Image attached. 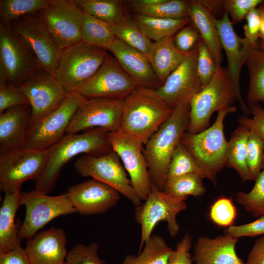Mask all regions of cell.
Here are the masks:
<instances>
[{"label": "cell", "instance_id": "51", "mask_svg": "<svg viewBox=\"0 0 264 264\" xmlns=\"http://www.w3.org/2000/svg\"><path fill=\"white\" fill-rule=\"evenodd\" d=\"M245 19L247 21L246 23L243 26L245 38L252 45L256 46L259 38L261 10L259 8L252 9L247 14Z\"/></svg>", "mask_w": 264, "mask_h": 264}, {"label": "cell", "instance_id": "46", "mask_svg": "<svg viewBox=\"0 0 264 264\" xmlns=\"http://www.w3.org/2000/svg\"><path fill=\"white\" fill-rule=\"evenodd\" d=\"M262 0H225L223 7L229 14L233 24L240 22L252 9L263 2Z\"/></svg>", "mask_w": 264, "mask_h": 264}, {"label": "cell", "instance_id": "3", "mask_svg": "<svg viewBox=\"0 0 264 264\" xmlns=\"http://www.w3.org/2000/svg\"><path fill=\"white\" fill-rule=\"evenodd\" d=\"M173 110L154 89L138 87L124 99L119 129L145 145Z\"/></svg>", "mask_w": 264, "mask_h": 264}, {"label": "cell", "instance_id": "2", "mask_svg": "<svg viewBox=\"0 0 264 264\" xmlns=\"http://www.w3.org/2000/svg\"><path fill=\"white\" fill-rule=\"evenodd\" d=\"M190 101L176 107L169 118L153 134L143 149L152 184L162 191L173 154L188 129Z\"/></svg>", "mask_w": 264, "mask_h": 264}, {"label": "cell", "instance_id": "4", "mask_svg": "<svg viewBox=\"0 0 264 264\" xmlns=\"http://www.w3.org/2000/svg\"><path fill=\"white\" fill-rule=\"evenodd\" d=\"M231 106L218 112L212 125L198 133L186 132L180 142L204 172L206 178L214 184L216 176L227 165L228 141L224 133V120L227 114L235 112Z\"/></svg>", "mask_w": 264, "mask_h": 264}, {"label": "cell", "instance_id": "33", "mask_svg": "<svg viewBox=\"0 0 264 264\" xmlns=\"http://www.w3.org/2000/svg\"><path fill=\"white\" fill-rule=\"evenodd\" d=\"M173 250L163 237L152 235L137 256L127 255L122 264H168Z\"/></svg>", "mask_w": 264, "mask_h": 264}, {"label": "cell", "instance_id": "9", "mask_svg": "<svg viewBox=\"0 0 264 264\" xmlns=\"http://www.w3.org/2000/svg\"><path fill=\"white\" fill-rule=\"evenodd\" d=\"M144 201L135 208L134 219L141 229L139 252L152 236L156 224L161 221L166 222L170 235L176 236L179 230L177 215L187 208L185 200L165 194L153 184Z\"/></svg>", "mask_w": 264, "mask_h": 264}, {"label": "cell", "instance_id": "8", "mask_svg": "<svg viewBox=\"0 0 264 264\" xmlns=\"http://www.w3.org/2000/svg\"><path fill=\"white\" fill-rule=\"evenodd\" d=\"M19 205L24 206L25 209V218L19 234L21 240L32 238L55 218L77 212L66 193L50 196L36 189L21 191Z\"/></svg>", "mask_w": 264, "mask_h": 264}, {"label": "cell", "instance_id": "36", "mask_svg": "<svg viewBox=\"0 0 264 264\" xmlns=\"http://www.w3.org/2000/svg\"><path fill=\"white\" fill-rule=\"evenodd\" d=\"M203 178L195 174H186L166 180L163 191L174 198L186 200L189 196H203L206 188Z\"/></svg>", "mask_w": 264, "mask_h": 264}, {"label": "cell", "instance_id": "53", "mask_svg": "<svg viewBox=\"0 0 264 264\" xmlns=\"http://www.w3.org/2000/svg\"><path fill=\"white\" fill-rule=\"evenodd\" d=\"M245 264H264V235L255 242Z\"/></svg>", "mask_w": 264, "mask_h": 264}, {"label": "cell", "instance_id": "7", "mask_svg": "<svg viewBox=\"0 0 264 264\" xmlns=\"http://www.w3.org/2000/svg\"><path fill=\"white\" fill-rule=\"evenodd\" d=\"M42 70L32 50L10 24L0 23V82L17 87Z\"/></svg>", "mask_w": 264, "mask_h": 264}, {"label": "cell", "instance_id": "45", "mask_svg": "<svg viewBox=\"0 0 264 264\" xmlns=\"http://www.w3.org/2000/svg\"><path fill=\"white\" fill-rule=\"evenodd\" d=\"M23 105H29L26 96L17 87L0 82V113Z\"/></svg>", "mask_w": 264, "mask_h": 264}, {"label": "cell", "instance_id": "1", "mask_svg": "<svg viewBox=\"0 0 264 264\" xmlns=\"http://www.w3.org/2000/svg\"><path fill=\"white\" fill-rule=\"evenodd\" d=\"M108 132L94 128L81 133L66 134L48 151L46 167L40 177L35 181V189L48 194L55 188L63 167L74 156L84 154L100 156L112 151Z\"/></svg>", "mask_w": 264, "mask_h": 264}, {"label": "cell", "instance_id": "21", "mask_svg": "<svg viewBox=\"0 0 264 264\" xmlns=\"http://www.w3.org/2000/svg\"><path fill=\"white\" fill-rule=\"evenodd\" d=\"M66 194L77 212L83 215L105 213L117 204L120 194L94 179L69 187Z\"/></svg>", "mask_w": 264, "mask_h": 264}, {"label": "cell", "instance_id": "11", "mask_svg": "<svg viewBox=\"0 0 264 264\" xmlns=\"http://www.w3.org/2000/svg\"><path fill=\"white\" fill-rule=\"evenodd\" d=\"M0 155V190L4 193L21 190L25 181H36L48 160L47 150L22 149Z\"/></svg>", "mask_w": 264, "mask_h": 264}, {"label": "cell", "instance_id": "43", "mask_svg": "<svg viewBox=\"0 0 264 264\" xmlns=\"http://www.w3.org/2000/svg\"><path fill=\"white\" fill-rule=\"evenodd\" d=\"M98 249L96 242L88 245L79 243L67 252L65 264H107L99 257Z\"/></svg>", "mask_w": 264, "mask_h": 264}, {"label": "cell", "instance_id": "10", "mask_svg": "<svg viewBox=\"0 0 264 264\" xmlns=\"http://www.w3.org/2000/svg\"><path fill=\"white\" fill-rule=\"evenodd\" d=\"M86 99L77 91L69 93L55 110L37 122L29 123L23 149L45 151L57 143L66 134L73 115Z\"/></svg>", "mask_w": 264, "mask_h": 264}, {"label": "cell", "instance_id": "40", "mask_svg": "<svg viewBox=\"0 0 264 264\" xmlns=\"http://www.w3.org/2000/svg\"><path fill=\"white\" fill-rule=\"evenodd\" d=\"M255 181L249 192L236 194V201L253 217L259 218L264 216V168Z\"/></svg>", "mask_w": 264, "mask_h": 264}, {"label": "cell", "instance_id": "13", "mask_svg": "<svg viewBox=\"0 0 264 264\" xmlns=\"http://www.w3.org/2000/svg\"><path fill=\"white\" fill-rule=\"evenodd\" d=\"M108 137L112 151L119 157L136 195L141 200H145L152 183L143 153V143L120 129L109 132Z\"/></svg>", "mask_w": 264, "mask_h": 264}, {"label": "cell", "instance_id": "55", "mask_svg": "<svg viewBox=\"0 0 264 264\" xmlns=\"http://www.w3.org/2000/svg\"><path fill=\"white\" fill-rule=\"evenodd\" d=\"M259 37L260 39V41L259 42L260 44L262 46H264V12L262 10L261 25L260 28Z\"/></svg>", "mask_w": 264, "mask_h": 264}, {"label": "cell", "instance_id": "26", "mask_svg": "<svg viewBox=\"0 0 264 264\" xmlns=\"http://www.w3.org/2000/svg\"><path fill=\"white\" fill-rule=\"evenodd\" d=\"M190 52L179 50L173 37H167L153 43L148 59L161 86L187 58Z\"/></svg>", "mask_w": 264, "mask_h": 264}, {"label": "cell", "instance_id": "37", "mask_svg": "<svg viewBox=\"0 0 264 264\" xmlns=\"http://www.w3.org/2000/svg\"><path fill=\"white\" fill-rule=\"evenodd\" d=\"M50 0H0V21L10 24L24 16L36 14Z\"/></svg>", "mask_w": 264, "mask_h": 264}, {"label": "cell", "instance_id": "42", "mask_svg": "<svg viewBox=\"0 0 264 264\" xmlns=\"http://www.w3.org/2000/svg\"><path fill=\"white\" fill-rule=\"evenodd\" d=\"M197 71L203 88L213 79L217 66L209 47L201 38L197 44Z\"/></svg>", "mask_w": 264, "mask_h": 264}, {"label": "cell", "instance_id": "23", "mask_svg": "<svg viewBox=\"0 0 264 264\" xmlns=\"http://www.w3.org/2000/svg\"><path fill=\"white\" fill-rule=\"evenodd\" d=\"M110 52L138 87L155 89L161 84L147 57L115 38Z\"/></svg>", "mask_w": 264, "mask_h": 264}, {"label": "cell", "instance_id": "49", "mask_svg": "<svg viewBox=\"0 0 264 264\" xmlns=\"http://www.w3.org/2000/svg\"><path fill=\"white\" fill-rule=\"evenodd\" d=\"M200 39V34L190 25L182 28L174 37L176 46L184 52L191 51Z\"/></svg>", "mask_w": 264, "mask_h": 264}, {"label": "cell", "instance_id": "56", "mask_svg": "<svg viewBox=\"0 0 264 264\" xmlns=\"http://www.w3.org/2000/svg\"><path fill=\"white\" fill-rule=\"evenodd\" d=\"M259 8L264 12V3L263 2L262 4H261L259 5Z\"/></svg>", "mask_w": 264, "mask_h": 264}, {"label": "cell", "instance_id": "18", "mask_svg": "<svg viewBox=\"0 0 264 264\" xmlns=\"http://www.w3.org/2000/svg\"><path fill=\"white\" fill-rule=\"evenodd\" d=\"M215 23L222 48L227 57L226 69L236 91L237 100L243 115L248 116L251 114L250 110L241 93L240 73L242 66L246 64L256 46L252 45L246 38H242L237 34L228 13L225 12L221 19L215 18Z\"/></svg>", "mask_w": 264, "mask_h": 264}, {"label": "cell", "instance_id": "57", "mask_svg": "<svg viewBox=\"0 0 264 264\" xmlns=\"http://www.w3.org/2000/svg\"><path fill=\"white\" fill-rule=\"evenodd\" d=\"M263 2L264 3V1H263Z\"/></svg>", "mask_w": 264, "mask_h": 264}, {"label": "cell", "instance_id": "38", "mask_svg": "<svg viewBox=\"0 0 264 264\" xmlns=\"http://www.w3.org/2000/svg\"><path fill=\"white\" fill-rule=\"evenodd\" d=\"M129 6L135 14L150 17L172 19L189 17L188 1L183 0H165L151 6Z\"/></svg>", "mask_w": 264, "mask_h": 264}, {"label": "cell", "instance_id": "16", "mask_svg": "<svg viewBox=\"0 0 264 264\" xmlns=\"http://www.w3.org/2000/svg\"><path fill=\"white\" fill-rule=\"evenodd\" d=\"M124 102V99L87 98L73 115L66 134L78 133L94 128L108 132L119 130Z\"/></svg>", "mask_w": 264, "mask_h": 264}, {"label": "cell", "instance_id": "12", "mask_svg": "<svg viewBox=\"0 0 264 264\" xmlns=\"http://www.w3.org/2000/svg\"><path fill=\"white\" fill-rule=\"evenodd\" d=\"M74 167L81 176H91L110 186L135 206L141 203L119 157L113 151L100 156L84 154L76 160Z\"/></svg>", "mask_w": 264, "mask_h": 264}, {"label": "cell", "instance_id": "20", "mask_svg": "<svg viewBox=\"0 0 264 264\" xmlns=\"http://www.w3.org/2000/svg\"><path fill=\"white\" fill-rule=\"evenodd\" d=\"M197 44L187 58L157 88L155 93L173 109L191 98L202 89L197 71Z\"/></svg>", "mask_w": 264, "mask_h": 264}, {"label": "cell", "instance_id": "34", "mask_svg": "<svg viewBox=\"0 0 264 264\" xmlns=\"http://www.w3.org/2000/svg\"><path fill=\"white\" fill-rule=\"evenodd\" d=\"M112 28L116 38L142 52L148 58L154 42L145 34L132 18L126 15L121 21L112 24Z\"/></svg>", "mask_w": 264, "mask_h": 264}, {"label": "cell", "instance_id": "28", "mask_svg": "<svg viewBox=\"0 0 264 264\" xmlns=\"http://www.w3.org/2000/svg\"><path fill=\"white\" fill-rule=\"evenodd\" d=\"M20 192L5 193L0 208V253H8L21 245L19 234L22 223L19 220L15 221L16 213L20 207Z\"/></svg>", "mask_w": 264, "mask_h": 264}, {"label": "cell", "instance_id": "39", "mask_svg": "<svg viewBox=\"0 0 264 264\" xmlns=\"http://www.w3.org/2000/svg\"><path fill=\"white\" fill-rule=\"evenodd\" d=\"M190 174H197L206 178L204 172L180 141L172 156L167 179Z\"/></svg>", "mask_w": 264, "mask_h": 264}, {"label": "cell", "instance_id": "17", "mask_svg": "<svg viewBox=\"0 0 264 264\" xmlns=\"http://www.w3.org/2000/svg\"><path fill=\"white\" fill-rule=\"evenodd\" d=\"M10 25L32 50L42 69L53 74L63 49L37 14L24 16Z\"/></svg>", "mask_w": 264, "mask_h": 264}, {"label": "cell", "instance_id": "31", "mask_svg": "<svg viewBox=\"0 0 264 264\" xmlns=\"http://www.w3.org/2000/svg\"><path fill=\"white\" fill-rule=\"evenodd\" d=\"M250 132L246 127L239 125L228 141L226 166L236 171L242 181L249 180L246 151Z\"/></svg>", "mask_w": 264, "mask_h": 264}, {"label": "cell", "instance_id": "52", "mask_svg": "<svg viewBox=\"0 0 264 264\" xmlns=\"http://www.w3.org/2000/svg\"><path fill=\"white\" fill-rule=\"evenodd\" d=\"M0 264H31L25 248L21 245L6 253H0Z\"/></svg>", "mask_w": 264, "mask_h": 264}, {"label": "cell", "instance_id": "35", "mask_svg": "<svg viewBox=\"0 0 264 264\" xmlns=\"http://www.w3.org/2000/svg\"><path fill=\"white\" fill-rule=\"evenodd\" d=\"M83 12L104 22L116 23L126 16L118 0H72Z\"/></svg>", "mask_w": 264, "mask_h": 264}, {"label": "cell", "instance_id": "47", "mask_svg": "<svg viewBox=\"0 0 264 264\" xmlns=\"http://www.w3.org/2000/svg\"><path fill=\"white\" fill-rule=\"evenodd\" d=\"M248 107L253 117L241 116L239 124L255 132L264 141V108L259 103L248 104Z\"/></svg>", "mask_w": 264, "mask_h": 264}, {"label": "cell", "instance_id": "5", "mask_svg": "<svg viewBox=\"0 0 264 264\" xmlns=\"http://www.w3.org/2000/svg\"><path fill=\"white\" fill-rule=\"evenodd\" d=\"M236 100V91L227 69L217 66L211 82L190 101L188 132L198 133L208 128L213 113L232 106Z\"/></svg>", "mask_w": 264, "mask_h": 264}, {"label": "cell", "instance_id": "32", "mask_svg": "<svg viewBox=\"0 0 264 264\" xmlns=\"http://www.w3.org/2000/svg\"><path fill=\"white\" fill-rule=\"evenodd\" d=\"M246 65L249 77L246 100L248 104L264 103V46L259 42Z\"/></svg>", "mask_w": 264, "mask_h": 264}, {"label": "cell", "instance_id": "29", "mask_svg": "<svg viewBox=\"0 0 264 264\" xmlns=\"http://www.w3.org/2000/svg\"><path fill=\"white\" fill-rule=\"evenodd\" d=\"M81 31L82 41L110 51L115 40L112 24L99 20L83 12Z\"/></svg>", "mask_w": 264, "mask_h": 264}, {"label": "cell", "instance_id": "22", "mask_svg": "<svg viewBox=\"0 0 264 264\" xmlns=\"http://www.w3.org/2000/svg\"><path fill=\"white\" fill-rule=\"evenodd\" d=\"M67 242L64 230L53 226L27 240L25 249L31 264H65Z\"/></svg>", "mask_w": 264, "mask_h": 264}, {"label": "cell", "instance_id": "54", "mask_svg": "<svg viewBox=\"0 0 264 264\" xmlns=\"http://www.w3.org/2000/svg\"><path fill=\"white\" fill-rule=\"evenodd\" d=\"M200 1L210 12L212 10L223 7V0H200Z\"/></svg>", "mask_w": 264, "mask_h": 264}, {"label": "cell", "instance_id": "44", "mask_svg": "<svg viewBox=\"0 0 264 264\" xmlns=\"http://www.w3.org/2000/svg\"><path fill=\"white\" fill-rule=\"evenodd\" d=\"M209 216L216 225L229 227L237 217V209L230 198L222 197L216 200L210 207Z\"/></svg>", "mask_w": 264, "mask_h": 264}, {"label": "cell", "instance_id": "48", "mask_svg": "<svg viewBox=\"0 0 264 264\" xmlns=\"http://www.w3.org/2000/svg\"><path fill=\"white\" fill-rule=\"evenodd\" d=\"M225 233L238 239L243 237H253L264 235V216L247 223L232 225L226 229Z\"/></svg>", "mask_w": 264, "mask_h": 264}, {"label": "cell", "instance_id": "50", "mask_svg": "<svg viewBox=\"0 0 264 264\" xmlns=\"http://www.w3.org/2000/svg\"><path fill=\"white\" fill-rule=\"evenodd\" d=\"M192 243V236L187 232L173 250L168 264H195L190 253Z\"/></svg>", "mask_w": 264, "mask_h": 264}, {"label": "cell", "instance_id": "14", "mask_svg": "<svg viewBox=\"0 0 264 264\" xmlns=\"http://www.w3.org/2000/svg\"><path fill=\"white\" fill-rule=\"evenodd\" d=\"M83 11L72 0H50L36 14L62 49L82 41Z\"/></svg>", "mask_w": 264, "mask_h": 264}, {"label": "cell", "instance_id": "24", "mask_svg": "<svg viewBox=\"0 0 264 264\" xmlns=\"http://www.w3.org/2000/svg\"><path fill=\"white\" fill-rule=\"evenodd\" d=\"M238 238L228 234L198 238L192 257L195 264H245L237 254Z\"/></svg>", "mask_w": 264, "mask_h": 264}, {"label": "cell", "instance_id": "41", "mask_svg": "<svg viewBox=\"0 0 264 264\" xmlns=\"http://www.w3.org/2000/svg\"><path fill=\"white\" fill-rule=\"evenodd\" d=\"M246 162L249 180L255 181L264 168V141L251 131L247 141Z\"/></svg>", "mask_w": 264, "mask_h": 264}, {"label": "cell", "instance_id": "19", "mask_svg": "<svg viewBox=\"0 0 264 264\" xmlns=\"http://www.w3.org/2000/svg\"><path fill=\"white\" fill-rule=\"evenodd\" d=\"M17 88L29 102L30 123L41 120L55 110L68 94L53 75L44 70L33 74Z\"/></svg>", "mask_w": 264, "mask_h": 264}, {"label": "cell", "instance_id": "25", "mask_svg": "<svg viewBox=\"0 0 264 264\" xmlns=\"http://www.w3.org/2000/svg\"><path fill=\"white\" fill-rule=\"evenodd\" d=\"M31 117L29 105L11 108L0 113V153L23 149Z\"/></svg>", "mask_w": 264, "mask_h": 264}, {"label": "cell", "instance_id": "15", "mask_svg": "<svg viewBox=\"0 0 264 264\" xmlns=\"http://www.w3.org/2000/svg\"><path fill=\"white\" fill-rule=\"evenodd\" d=\"M137 87L114 56L108 53L98 69L77 92L87 98L125 99Z\"/></svg>", "mask_w": 264, "mask_h": 264}, {"label": "cell", "instance_id": "27", "mask_svg": "<svg viewBox=\"0 0 264 264\" xmlns=\"http://www.w3.org/2000/svg\"><path fill=\"white\" fill-rule=\"evenodd\" d=\"M188 13L191 21L198 30L201 38L209 47L216 66H221L223 60L222 46L215 18L200 0L188 1Z\"/></svg>", "mask_w": 264, "mask_h": 264}, {"label": "cell", "instance_id": "30", "mask_svg": "<svg viewBox=\"0 0 264 264\" xmlns=\"http://www.w3.org/2000/svg\"><path fill=\"white\" fill-rule=\"evenodd\" d=\"M132 18L145 34L154 42L167 37H173L191 21L189 17L162 19L135 13L132 15Z\"/></svg>", "mask_w": 264, "mask_h": 264}, {"label": "cell", "instance_id": "6", "mask_svg": "<svg viewBox=\"0 0 264 264\" xmlns=\"http://www.w3.org/2000/svg\"><path fill=\"white\" fill-rule=\"evenodd\" d=\"M108 53L81 41L63 49L52 75L68 93L77 91L98 69Z\"/></svg>", "mask_w": 264, "mask_h": 264}]
</instances>
